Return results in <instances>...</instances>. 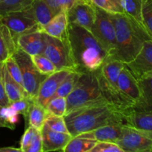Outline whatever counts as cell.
<instances>
[{
	"label": "cell",
	"instance_id": "1",
	"mask_svg": "<svg viewBox=\"0 0 152 152\" xmlns=\"http://www.w3.org/2000/svg\"><path fill=\"white\" fill-rule=\"evenodd\" d=\"M68 132L72 137L110 124L124 126L122 111L106 99L75 108L65 116Z\"/></svg>",
	"mask_w": 152,
	"mask_h": 152
},
{
	"label": "cell",
	"instance_id": "2",
	"mask_svg": "<svg viewBox=\"0 0 152 152\" xmlns=\"http://www.w3.org/2000/svg\"><path fill=\"white\" fill-rule=\"evenodd\" d=\"M116 32V48L107 59L125 64L133 60L146 40L152 39L143 26L126 13H111Z\"/></svg>",
	"mask_w": 152,
	"mask_h": 152
},
{
	"label": "cell",
	"instance_id": "3",
	"mask_svg": "<svg viewBox=\"0 0 152 152\" xmlns=\"http://www.w3.org/2000/svg\"><path fill=\"white\" fill-rule=\"evenodd\" d=\"M68 36L77 71L94 72L99 70L108 53L92 33L83 27L69 23Z\"/></svg>",
	"mask_w": 152,
	"mask_h": 152
},
{
	"label": "cell",
	"instance_id": "4",
	"mask_svg": "<svg viewBox=\"0 0 152 152\" xmlns=\"http://www.w3.org/2000/svg\"><path fill=\"white\" fill-rule=\"evenodd\" d=\"M104 99L96 71H80L75 87L66 97V114L75 108Z\"/></svg>",
	"mask_w": 152,
	"mask_h": 152
},
{
	"label": "cell",
	"instance_id": "5",
	"mask_svg": "<svg viewBox=\"0 0 152 152\" xmlns=\"http://www.w3.org/2000/svg\"><path fill=\"white\" fill-rule=\"evenodd\" d=\"M44 50L42 54L48 58L54 64L56 69L77 71L68 37L64 39H59L44 34Z\"/></svg>",
	"mask_w": 152,
	"mask_h": 152
},
{
	"label": "cell",
	"instance_id": "6",
	"mask_svg": "<svg viewBox=\"0 0 152 152\" xmlns=\"http://www.w3.org/2000/svg\"><path fill=\"white\" fill-rule=\"evenodd\" d=\"M12 56L20 68L25 92L28 96L35 99L40 85L47 77V75L41 74L33 62L31 56L20 48H18Z\"/></svg>",
	"mask_w": 152,
	"mask_h": 152
},
{
	"label": "cell",
	"instance_id": "7",
	"mask_svg": "<svg viewBox=\"0 0 152 152\" xmlns=\"http://www.w3.org/2000/svg\"><path fill=\"white\" fill-rule=\"evenodd\" d=\"M96 17L91 32L111 55L116 48V32L111 13L96 7Z\"/></svg>",
	"mask_w": 152,
	"mask_h": 152
},
{
	"label": "cell",
	"instance_id": "8",
	"mask_svg": "<svg viewBox=\"0 0 152 152\" xmlns=\"http://www.w3.org/2000/svg\"><path fill=\"white\" fill-rule=\"evenodd\" d=\"M116 143L123 152H152V132L123 126Z\"/></svg>",
	"mask_w": 152,
	"mask_h": 152
},
{
	"label": "cell",
	"instance_id": "9",
	"mask_svg": "<svg viewBox=\"0 0 152 152\" xmlns=\"http://www.w3.org/2000/svg\"><path fill=\"white\" fill-rule=\"evenodd\" d=\"M0 24L7 26L16 39L22 34L40 30L38 23L26 10L11 12L1 16Z\"/></svg>",
	"mask_w": 152,
	"mask_h": 152
},
{
	"label": "cell",
	"instance_id": "10",
	"mask_svg": "<svg viewBox=\"0 0 152 152\" xmlns=\"http://www.w3.org/2000/svg\"><path fill=\"white\" fill-rule=\"evenodd\" d=\"M68 22L91 31L96 17V7L91 2L80 0L67 12Z\"/></svg>",
	"mask_w": 152,
	"mask_h": 152
},
{
	"label": "cell",
	"instance_id": "11",
	"mask_svg": "<svg viewBox=\"0 0 152 152\" xmlns=\"http://www.w3.org/2000/svg\"><path fill=\"white\" fill-rule=\"evenodd\" d=\"M72 71L75 70L61 69L57 70L53 74L47 76L41 83L38 93L35 97V102L45 107L48 102L52 99L56 93L59 85L68 77Z\"/></svg>",
	"mask_w": 152,
	"mask_h": 152
},
{
	"label": "cell",
	"instance_id": "12",
	"mask_svg": "<svg viewBox=\"0 0 152 152\" xmlns=\"http://www.w3.org/2000/svg\"><path fill=\"white\" fill-rule=\"evenodd\" d=\"M126 65L137 80L152 74V40H146L136 57Z\"/></svg>",
	"mask_w": 152,
	"mask_h": 152
},
{
	"label": "cell",
	"instance_id": "13",
	"mask_svg": "<svg viewBox=\"0 0 152 152\" xmlns=\"http://www.w3.org/2000/svg\"><path fill=\"white\" fill-rule=\"evenodd\" d=\"M117 86L120 92L134 103V105L138 103L141 97L139 83L126 65L120 71L117 80Z\"/></svg>",
	"mask_w": 152,
	"mask_h": 152
},
{
	"label": "cell",
	"instance_id": "14",
	"mask_svg": "<svg viewBox=\"0 0 152 152\" xmlns=\"http://www.w3.org/2000/svg\"><path fill=\"white\" fill-rule=\"evenodd\" d=\"M122 114L124 126L152 132V110L138 109L131 107L122 111Z\"/></svg>",
	"mask_w": 152,
	"mask_h": 152
},
{
	"label": "cell",
	"instance_id": "15",
	"mask_svg": "<svg viewBox=\"0 0 152 152\" xmlns=\"http://www.w3.org/2000/svg\"><path fill=\"white\" fill-rule=\"evenodd\" d=\"M40 132L42 140V152L63 151L73 137L69 133L53 132L45 124Z\"/></svg>",
	"mask_w": 152,
	"mask_h": 152
},
{
	"label": "cell",
	"instance_id": "16",
	"mask_svg": "<svg viewBox=\"0 0 152 152\" xmlns=\"http://www.w3.org/2000/svg\"><path fill=\"white\" fill-rule=\"evenodd\" d=\"M19 48L30 56L42 54L44 50V34L40 30L19 36L16 39Z\"/></svg>",
	"mask_w": 152,
	"mask_h": 152
},
{
	"label": "cell",
	"instance_id": "17",
	"mask_svg": "<svg viewBox=\"0 0 152 152\" xmlns=\"http://www.w3.org/2000/svg\"><path fill=\"white\" fill-rule=\"evenodd\" d=\"M68 19L67 12L61 11L55 15L51 20L40 29L42 32L54 38L64 39L68 38Z\"/></svg>",
	"mask_w": 152,
	"mask_h": 152
},
{
	"label": "cell",
	"instance_id": "18",
	"mask_svg": "<svg viewBox=\"0 0 152 152\" xmlns=\"http://www.w3.org/2000/svg\"><path fill=\"white\" fill-rule=\"evenodd\" d=\"M30 16L38 23L40 29L47 25L56 15L51 7L45 0H34L26 9Z\"/></svg>",
	"mask_w": 152,
	"mask_h": 152
},
{
	"label": "cell",
	"instance_id": "19",
	"mask_svg": "<svg viewBox=\"0 0 152 152\" xmlns=\"http://www.w3.org/2000/svg\"><path fill=\"white\" fill-rule=\"evenodd\" d=\"M0 77L4 86L7 96L10 102L19 100L25 96H28L25 89L22 88L11 77L7 71L4 63L0 64Z\"/></svg>",
	"mask_w": 152,
	"mask_h": 152
},
{
	"label": "cell",
	"instance_id": "20",
	"mask_svg": "<svg viewBox=\"0 0 152 152\" xmlns=\"http://www.w3.org/2000/svg\"><path fill=\"white\" fill-rule=\"evenodd\" d=\"M97 141L90 132L73 137L64 148V152H90Z\"/></svg>",
	"mask_w": 152,
	"mask_h": 152
},
{
	"label": "cell",
	"instance_id": "21",
	"mask_svg": "<svg viewBox=\"0 0 152 152\" xmlns=\"http://www.w3.org/2000/svg\"><path fill=\"white\" fill-rule=\"evenodd\" d=\"M141 91V97L134 108L152 110V74H145L137 80Z\"/></svg>",
	"mask_w": 152,
	"mask_h": 152
},
{
	"label": "cell",
	"instance_id": "22",
	"mask_svg": "<svg viewBox=\"0 0 152 152\" xmlns=\"http://www.w3.org/2000/svg\"><path fill=\"white\" fill-rule=\"evenodd\" d=\"M48 116L49 114L45 107L39 105L34 100L31 103L26 118L25 119L26 122V128L28 124V126H32L41 131Z\"/></svg>",
	"mask_w": 152,
	"mask_h": 152
},
{
	"label": "cell",
	"instance_id": "23",
	"mask_svg": "<svg viewBox=\"0 0 152 152\" xmlns=\"http://www.w3.org/2000/svg\"><path fill=\"white\" fill-rule=\"evenodd\" d=\"M123 126L118 124L106 125L91 131L90 132L96 141H105L116 143L121 135Z\"/></svg>",
	"mask_w": 152,
	"mask_h": 152
},
{
	"label": "cell",
	"instance_id": "24",
	"mask_svg": "<svg viewBox=\"0 0 152 152\" xmlns=\"http://www.w3.org/2000/svg\"><path fill=\"white\" fill-rule=\"evenodd\" d=\"M34 0H0V17L11 12L25 10Z\"/></svg>",
	"mask_w": 152,
	"mask_h": 152
},
{
	"label": "cell",
	"instance_id": "25",
	"mask_svg": "<svg viewBox=\"0 0 152 152\" xmlns=\"http://www.w3.org/2000/svg\"><path fill=\"white\" fill-rule=\"evenodd\" d=\"M80 75V71H72L68 77L62 81V83L59 85L56 90V93L52 98L55 97H65L66 98L68 95L73 91L75 87L76 83L78 80L79 77Z\"/></svg>",
	"mask_w": 152,
	"mask_h": 152
},
{
	"label": "cell",
	"instance_id": "26",
	"mask_svg": "<svg viewBox=\"0 0 152 152\" xmlns=\"http://www.w3.org/2000/svg\"><path fill=\"white\" fill-rule=\"evenodd\" d=\"M121 6L125 13L144 27L142 19V0H121Z\"/></svg>",
	"mask_w": 152,
	"mask_h": 152
},
{
	"label": "cell",
	"instance_id": "27",
	"mask_svg": "<svg viewBox=\"0 0 152 152\" xmlns=\"http://www.w3.org/2000/svg\"><path fill=\"white\" fill-rule=\"evenodd\" d=\"M19 114L10 106H0V126L14 130L19 121Z\"/></svg>",
	"mask_w": 152,
	"mask_h": 152
},
{
	"label": "cell",
	"instance_id": "28",
	"mask_svg": "<svg viewBox=\"0 0 152 152\" xmlns=\"http://www.w3.org/2000/svg\"><path fill=\"white\" fill-rule=\"evenodd\" d=\"M31 59L37 70L44 75L48 76L57 71L54 64L43 54L34 55L31 56Z\"/></svg>",
	"mask_w": 152,
	"mask_h": 152
},
{
	"label": "cell",
	"instance_id": "29",
	"mask_svg": "<svg viewBox=\"0 0 152 152\" xmlns=\"http://www.w3.org/2000/svg\"><path fill=\"white\" fill-rule=\"evenodd\" d=\"M49 115H55L64 117L66 114L67 102L66 98L55 97L52 98L45 106Z\"/></svg>",
	"mask_w": 152,
	"mask_h": 152
},
{
	"label": "cell",
	"instance_id": "30",
	"mask_svg": "<svg viewBox=\"0 0 152 152\" xmlns=\"http://www.w3.org/2000/svg\"><path fill=\"white\" fill-rule=\"evenodd\" d=\"M96 7L109 13H124L121 6V0H91Z\"/></svg>",
	"mask_w": 152,
	"mask_h": 152
},
{
	"label": "cell",
	"instance_id": "31",
	"mask_svg": "<svg viewBox=\"0 0 152 152\" xmlns=\"http://www.w3.org/2000/svg\"><path fill=\"white\" fill-rule=\"evenodd\" d=\"M142 19L144 28L152 39V0H142Z\"/></svg>",
	"mask_w": 152,
	"mask_h": 152
},
{
	"label": "cell",
	"instance_id": "32",
	"mask_svg": "<svg viewBox=\"0 0 152 152\" xmlns=\"http://www.w3.org/2000/svg\"><path fill=\"white\" fill-rule=\"evenodd\" d=\"M45 125L50 130L61 133H69L64 117L49 115L45 120Z\"/></svg>",
	"mask_w": 152,
	"mask_h": 152
},
{
	"label": "cell",
	"instance_id": "33",
	"mask_svg": "<svg viewBox=\"0 0 152 152\" xmlns=\"http://www.w3.org/2000/svg\"><path fill=\"white\" fill-rule=\"evenodd\" d=\"M6 68H7V71L11 76L12 78L22 88H23V81H22V73H21L20 68H19V65H18L17 62L14 59V58L12 56H9L5 62H4Z\"/></svg>",
	"mask_w": 152,
	"mask_h": 152
},
{
	"label": "cell",
	"instance_id": "34",
	"mask_svg": "<svg viewBox=\"0 0 152 152\" xmlns=\"http://www.w3.org/2000/svg\"><path fill=\"white\" fill-rule=\"evenodd\" d=\"M0 32L4 39L10 56H12L15 53V51L19 48L17 42H16V39L13 35L11 31L9 30V28L3 24H0Z\"/></svg>",
	"mask_w": 152,
	"mask_h": 152
},
{
	"label": "cell",
	"instance_id": "35",
	"mask_svg": "<svg viewBox=\"0 0 152 152\" xmlns=\"http://www.w3.org/2000/svg\"><path fill=\"white\" fill-rule=\"evenodd\" d=\"M35 100L34 98H31L30 96H25L19 100L14 101L10 103V106L18 114H22L26 118L27 114H28V110L31 103Z\"/></svg>",
	"mask_w": 152,
	"mask_h": 152
},
{
	"label": "cell",
	"instance_id": "36",
	"mask_svg": "<svg viewBox=\"0 0 152 152\" xmlns=\"http://www.w3.org/2000/svg\"><path fill=\"white\" fill-rule=\"evenodd\" d=\"M56 14L61 11L68 12L80 0H45Z\"/></svg>",
	"mask_w": 152,
	"mask_h": 152
},
{
	"label": "cell",
	"instance_id": "37",
	"mask_svg": "<svg viewBox=\"0 0 152 152\" xmlns=\"http://www.w3.org/2000/svg\"><path fill=\"white\" fill-rule=\"evenodd\" d=\"M39 132V130L32 127V126H28L26 128L20 141V148H19L22 152H25L27 148L32 143L36 136Z\"/></svg>",
	"mask_w": 152,
	"mask_h": 152
},
{
	"label": "cell",
	"instance_id": "38",
	"mask_svg": "<svg viewBox=\"0 0 152 152\" xmlns=\"http://www.w3.org/2000/svg\"><path fill=\"white\" fill-rule=\"evenodd\" d=\"M90 152H123V151L115 142L97 141Z\"/></svg>",
	"mask_w": 152,
	"mask_h": 152
},
{
	"label": "cell",
	"instance_id": "39",
	"mask_svg": "<svg viewBox=\"0 0 152 152\" xmlns=\"http://www.w3.org/2000/svg\"><path fill=\"white\" fill-rule=\"evenodd\" d=\"M25 152H42V140L41 132L37 134L35 139L28 146Z\"/></svg>",
	"mask_w": 152,
	"mask_h": 152
},
{
	"label": "cell",
	"instance_id": "40",
	"mask_svg": "<svg viewBox=\"0 0 152 152\" xmlns=\"http://www.w3.org/2000/svg\"><path fill=\"white\" fill-rule=\"evenodd\" d=\"M9 56H10V53H9L8 50H7L2 35L0 32V64L4 63Z\"/></svg>",
	"mask_w": 152,
	"mask_h": 152
},
{
	"label": "cell",
	"instance_id": "41",
	"mask_svg": "<svg viewBox=\"0 0 152 152\" xmlns=\"http://www.w3.org/2000/svg\"><path fill=\"white\" fill-rule=\"evenodd\" d=\"M10 103V102L7 97L4 86H3L2 81H1V77H0V106H8Z\"/></svg>",
	"mask_w": 152,
	"mask_h": 152
},
{
	"label": "cell",
	"instance_id": "42",
	"mask_svg": "<svg viewBox=\"0 0 152 152\" xmlns=\"http://www.w3.org/2000/svg\"><path fill=\"white\" fill-rule=\"evenodd\" d=\"M0 152H22L20 148H16L14 147H3L0 148Z\"/></svg>",
	"mask_w": 152,
	"mask_h": 152
},
{
	"label": "cell",
	"instance_id": "43",
	"mask_svg": "<svg viewBox=\"0 0 152 152\" xmlns=\"http://www.w3.org/2000/svg\"><path fill=\"white\" fill-rule=\"evenodd\" d=\"M84 1H87V2H91V0H84ZM92 3V2H91Z\"/></svg>",
	"mask_w": 152,
	"mask_h": 152
}]
</instances>
